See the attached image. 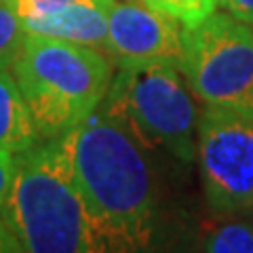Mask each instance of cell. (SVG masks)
<instances>
[{"mask_svg": "<svg viewBox=\"0 0 253 253\" xmlns=\"http://www.w3.org/2000/svg\"><path fill=\"white\" fill-rule=\"evenodd\" d=\"M78 188L118 253H152L156 186L148 144L108 97L59 137Z\"/></svg>", "mask_w": 253, "mask_h": 253, "instance_id": "6da1fadb", "label": "cell"}, {"mask_svg": "<svg viewBox=\"0 0 253 253\" xmlns=\"http://www.w3.org/2000/svg\"><path fill=\"white\" fill-rule=\"evenodd\" d=\"M0 217L26 253H118L93 217L59 137L15 156Z\"/></svg>", "mask_w": 253, "mask_h": 253, "instance_id": "7a4b0ae2", "label": "cell"}, {"mask_svg": "<svg viewBox=\"0 0 253 253\" xmlns=\"http://www.w3.org/2000/svg\"><path fill=\"white\" fill-rule=\"evenodd\" d=\"M11 70L42 139H57L89 118L114 78L99 49L28 32Z\"/></svg>", "mask_w": 253, "mask_h": 253, "instance_id": "3957f363", "label": "cell"}, {"mask_svg": "<svg viewBox=\"0 0 253 253\" xmlns=\"http://www.w3.org/2000/svg\"><path fill=\"white\" fill-rule=\"evenodd\" d=\"M179 70L205 106L253 121V26L213 13L181 30Z\"/></svg>", "mask_w": 253, "mask_h": 253, "instance_id": "277c9868", "label": "cell"}, {"mask_svg": "<svg viewBox=\"0 0 253 253\" xmlns=\"http://www.w3.org/2000/svg\"><path fill=\"white\" fill-rule=\"evenodd\" d=\"M106 97L126 116L148 146L184 163L196 158L199 108L181 70L171 63L118 70Z\"/></svg>", "mask_w": 253, "mask_h": 253, "instance_id": "5b68a950", "label": "cell"}, {"mask_svg": "<svg viewBox=\"0 0 253 253\" xmlns=\"http://www.w3.org/2000/svg\"><path fill=\"white\" fill-rule=\"evenodd\" d=\"M205 199L211 213L234 217L253 213V121L207 106L196 144Z\"/></svg>", "mask_w": 253, "mask_h": 253, "instance_id": "8992f818", "label": "cell"}, {"mask_svg": "<svg viewBox=\"0 0 253 253\" xmlns=\"http://www.w3.org/2000/svg\"><path fill=\"white\" fill-rule=\"evenodd\" d=\"M106 53L118 70L171 63L179 68L181 32L177 21L144 0H114L108 13Z\"/></svg>", "mask_w": 253, "mask_h": 253, "instance_id": "52a82bcc", "label": "cell"}, {"mask_svg": "<svg viewBox=\"0 0 253 253\" xmlns=\"http://www.w3.org/2000/svg\"><path fill=\"white\" fill-rule=\"evenodd\" d=\"M108 13L110 4L86 0V2L63 6V9L53 13L28 15V17H23V28L28 34L57 38V41H68L74 44L106 51Z\"/></svg>", "mask_w": 253, "mask_h": 253, "instance_id": "ba28073f", "label": "cell"}, {"mask_svg": "<svg viewBox=\"0 0 253 253\" xmlns=\"http://www.w3.org/2000/svg\"><path fill=\"white\" fill-rule=\"evenodd\" d=\"M41 141L34 116L13 72L0 70V148L17 156Z\"/></svg>", "mask_w": 253, "mask_h": 253, "instance_id": "9c48e42d", "label": "cell"}, {"mask_svg": "<svg viewBox=\"0 0 253 253\" xmlns=\"http://www.w3.org/2000/svg\"><path fill=\"white\" fill-rule=\"evenodd\" d=\"M26 38L17 0H0V70L13 68Z\"/></svg>", "mask_w": 253, "mask_h": 253, "instance_id": "30bf717a", "label": "cell"}, {"mask_svg": "<svg viewBox=\"0 0 253 253\" xmlns=\"http://www.w3.org/2000/svg\"><path fill=\"white\" fill-rule=\"evenodd\" d=\"M205 253H253V224L230 219L209 232Z\"/></svg>", "mask_w": 253, "mask_h": 253, "instance_id": "8fae6325", "label": "cell"}, {"mask_svg": "<svg viewBox=\"0 0 253 253\" xmlns=\"http://www.w3.org/2000/svg\"><path fill=\"white\" fill-rule=\"evenodd\" d=\"M158 13L179 21L184 28L196 26L217 11L221 0H144Z\"/></svg>", "mask_w": 253, "mask_h": 253, "instance_id": "7c38bea8", "label": "cell"}, {"mask_svg": "<svg viewBox=\"0 0 253 253\" xmlns=\"http://www.w3.org/2000/svg\"><path fill=\"white\" fill-rule=\"evenodd\" d=\"M17 2H19L21 17H28V15L53 13V11L63 9V6H70V4H76V2H86V0H17ZM97 2L112 4L114 0H97Z\"/></svg>", "mask_w": 253, "mask_h": 253, "instance_id": "4fadbf2b", "label": "cell"}, {"mask_svg": "<svg viewBox=\"0 0 253 253\" xmlns=\"http://www.w3.org/2000/svg\"><path fill=\"white\" fill-rule=\"evenodd\" d=\"M15 175V154L0 148V209L4 207Z\"/></svg>", "mask_w": 253, "mask_h": 253, "instance_id": "5bb4252c", "label": "cell"}, {"mask_svg": "<svg viewBox=\"0 0 253 253\" xmlns=\"http://www.w3.org/2000/svg\"><path fill=\"white\" fill-rule=\"evenodd\" d=\"M221 6L236 19L253 26V0H221Z\"/></svg>", "mask_w": 253, "mask_h": 253, "instance_id": "9a60e30c", "label": "cell"}, {"mask_svg": "<svg viewBox=\"0 0 253 253\" xmlns=\"http://www.w3.org/2000/svg\"><path fill=\"white\" fill-rule=\"evenodd\" d=\"M0 253H26L15 232L6 226V221L2 217H0Z\"/></svg>", "mask_w": 253, "mask_h": 253, "instance_id": "2e32d148", "label": "cell"}]
</instances>
